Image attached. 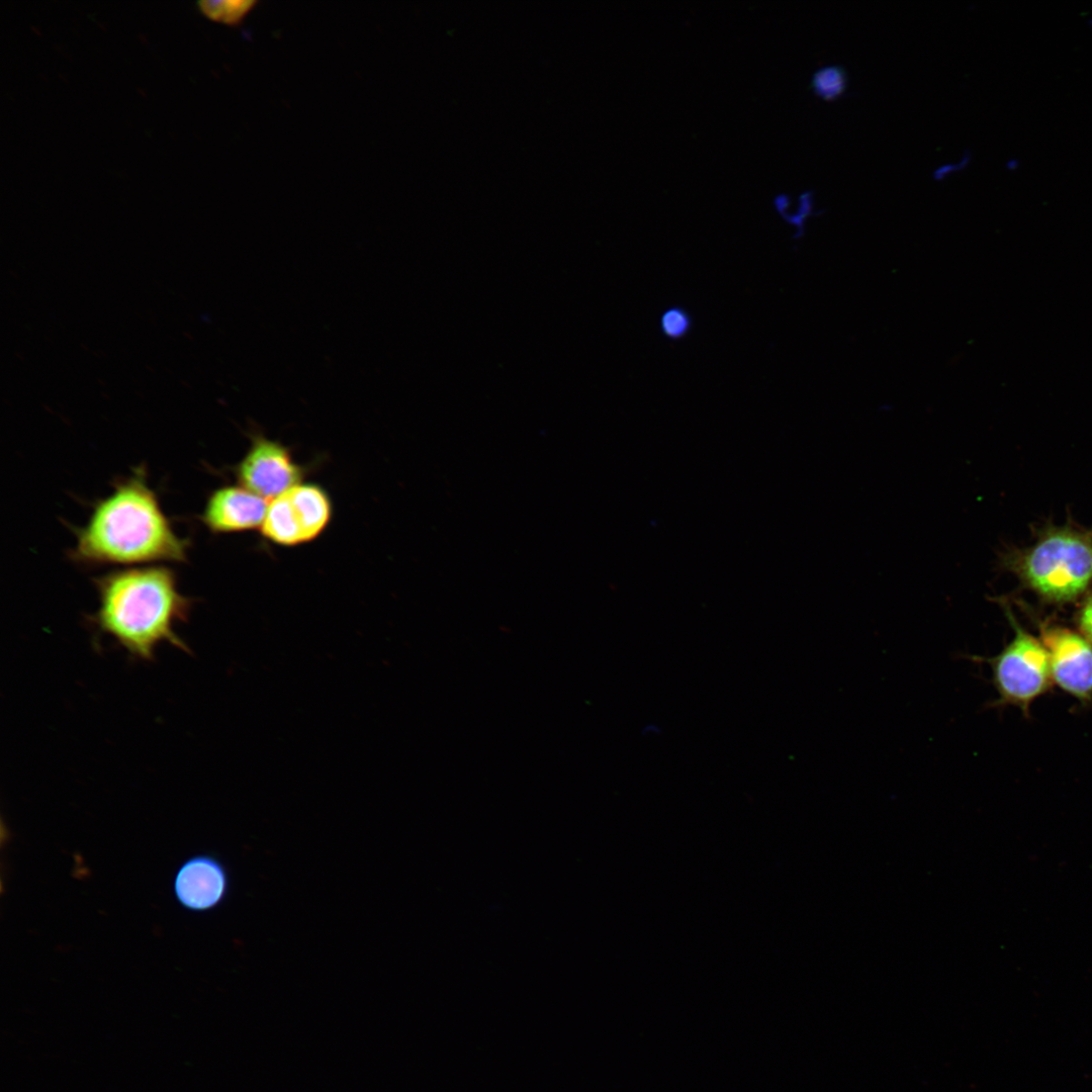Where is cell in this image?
<instances>
[{"mask_svg":"<svg viewBox=\"0 0 1092 1092\" xmlns=\"http://www.w3.org/2000/svg\"><path fill=\"white\" fill-rule=\"evenodd\" d=\"M95 584L99 605L89 623L130 657L152 662L162 643L191 653L175 625L188 620L193 600L179 592L172 569L164 565L117 569L97 577Z\"/></svg>","mask_w":1092,"mask_h":1092,"instance_id":"obj_1","label":"cell"},{"mask_svg":"<svg viewBox=\"0 0 1092 1092\" xmlns=\"http://www.w3.org/2000/svg\"><path fill=\"white\" fill-rule=\"evenodd\" d=\"M188 542L174 531L144 470L114 485L76 532L72 557L85 564L185 562Z\"/></svg>","mask_w":1092,"mask_h":1092,"instance_id":"obj_2","label":"cell"},{"mask_svg":"<svg viewBox=\"0 0 1092 1092\" xmlns=\"http://www.w3.org/2000/svg\"><path fill=\"white\" fill-rule=\"evenodd\" d=\"M1000 566L1043 602H1073L1092 584V529L1046 526L1032 545L1005 551Z\"/></svg>","mask_w":1092,"mask_h":1092,"instance_id":"obj_3","label":"cell"},{"mask_svg":"<svg viewBox=\"0 0 1092 1092\" xmlns=\"http://www.w3.org/2000/svg\"><path fill=\"white\" fill-rule=\"evenodd\" d=\"M1014 630V637L994 657L988 659L1000 704L1027 711L1053 681L1050 658L1041 641L1026 632L1016 621L1009 606L1002 603Z\"/></svg>","mask_w":1092,"mask_h":1092,"instance_id":"obj_4","label":"cell"},{"mask_svg":"<svg viewBox=\"0 0 1092 1092\" xmlns=\"http://www.w3.org/2000/svg\"><path fill=\"white\" fill-rule=\"evenodd\" d=\"M332 518L328 493L315 484H296L268 504L261 531L269 541L295 546L314 540Z\"/></svg>","mask_w":1092,"mask_h":1092,"instance_id":"obj_5","label":"cell"},{"mask_svg":"<svg viewBox=\"0 0 1092 1092\" xmlns=\"http://www.w3.org/2000/svg\"><path fill=\"white\" fill-rule=\"evenodd\" d=\"M236 475L241 486L273 499L298 484L303 471L287 447L258 435L237 466Z\"/></svg>","mask_w":1092,"mask_h":1092,"instance_id":"obj_6","label":"cell"},{"mask_svg":"<svg viewBox=\"0 0 1092 1092\" xmlns=\"http://www.w3.org/2000/svg\"><path fill=\"white\" fill-rule=\"evenodd\" d=\"M1053 680L1081 702L1092 699V643L1081 633L1061 626H1041Z\"/></svg>","mask_w":1092,"mask_h":1092,"instance_id":"obj_7","label":"cell"},{"mask_svg":"<svg viewBox=\"0 0 1092 1092\" xmlns=\"http://www.w3.org/2000/svg\"><path fill=\"white\" fill-rule=\"evenodd\" d=\"M173 887L180 905L203 912L216 908L225 900L230 876L217 857L200 854L188 858L179 868Z\"/></svg>","mask_w":1092,"mask_h":1092,"instance_id":"obj_8","label":"cell"},{"mask_svg":"<svg viewBox=\"0 0 1092 1092\" xmlns=\"http://www.w3.org/2000/svg\"><path fill=\"white\" fill-rule=\"evenodd\" d=\"M267 499L243 486H223L206 500L201 520L212 533H234L261 527Z\"/></svg>","mask_w":1092,"mask_h":1092,"instance_id":"obj_9","label":"cell"},{"mask_svg":"<svg viewBox=\"0 0 1092 1092\" xmlns=\"http://www.w3.org/2000/svg\"><path fill=\"white\" fill-rule=\"evenodd\" d=\"M848 74L841 65H825L817 69L811 78V88L818 97L832 101L847 88Z\"/></svg>","mask_w":1092,"mask_h":1092,"instance_id":"obj_10","label":"cell"},{"mask_svg":"<svg viewBox=\"0 0 1092 1092\" xmlns=\"http://www.w3.org/2000/svg\"><path fill=\"white\" fill-rule=\"evenodd\" d=\"M257 4L254 0L199 1L198 9L207 18L226 25H239Z\"/></svg>","mask_w":1092,"mask_h":1092,"instance_id":"obj_11","label":"cell"},{"mask_svg":"<svg viewBox=\"0 0 1092 1092\" xmlns=\"http://www.w3.org/2000/svg\"><path fill=\"white\" fill-rule=\"evenodd\" d=\"M692 327V316L681 306H670L660 316V331L664 338L668 340L678 341L684 339L691 332Z\"/></svg>","mask_w":1092,"mask_h":1092,"instance_id":"obj_12","label":"cell"},{"mask_svg":"<svg viewBox=\"0 0 1092 1092\" xmlns=\"http://www.w3.org/2000/svg\"><path fill=\"white\" fill-rule=\"evenodd\" d=\"M1076 621L1081 634L1092 643V590L1083 601L1077 613Z\"/></svg>","mask_w":1092,"mask_h":1092,"instance_id":"obj_13","label":"cell"},{"mask_svg":"<svg viewBox=\"0 0 1092 1092\" xmlns=\"http://www.w3.org/2000/svg\"><path fill=\"white\" fill-rule=\"evenodd\" d=\"M971 154L970 152L966 151L960 161L956 162L954 164H944L935 169L933 171V178L935 180H941L951 172L964 169L969 164Z\"/></svg>","mask_w":1092,"mask_h":1092,"instance_id":"obj_14","label":"cell"}]
</instances>
